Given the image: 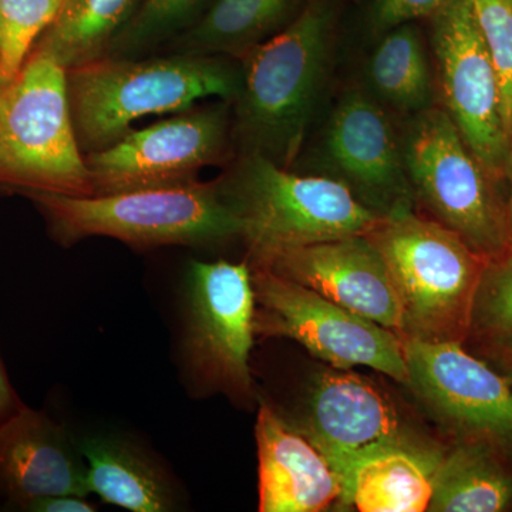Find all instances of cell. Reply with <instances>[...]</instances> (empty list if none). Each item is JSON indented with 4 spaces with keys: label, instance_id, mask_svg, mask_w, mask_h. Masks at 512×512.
Returning a JSON list of instances; mask_svg holds the SVG:
<instances>
[{
    "label": "cell",
    "instance_id": "obj_33",
    "mask_svg": "<svg viewBox=\"0 0 512 512\" xmlns=\"http://www.w3.org/2000/svg\"><path fill=\"white\" fill-rule=\"evenodd\" d=\"M510 3H511V5H512V0H510Z\"/></svg>",
    "mask_w": 512,
    "mask_h": 512
},
{
    "label": "cell",
    "instance_id": "obj_7",
    "mask_svg": "<svg viewBox=\"0 0 512 512\" xmlns=\"http://www.w3.org/2000/svg\"><path fill=\"white\" fill-rule=\"evenodd\" d=\"M0 190L93 195L74 130L67 70L36 50L12 80L0 84Z\"/></svg>",
    "mask_w": 512,
    "mask_h": 512
},
{
    "label": "cell",
    "instance_id": "obj_11",
    "mask_svg": "<svg viewBox=\"0 0 512 512\" xmlns=\"http://www.w3.org/2000/svg\"><path fill=\"white\" fill-rule=\"evenodd\" d=\"M296 161L345 185L380 218L416 210L399 130L365 87L355 84L339 94L308 156Z\"/></svg>",
    "mask_w": 512,
    "mask_h": 512
},
{
    "label": "cell",
    "instance_id": "obj_8",
    "mask_svg": "<svg viewBox=\"0 0 512 512\" xmlns=\"http://www.w3.org/2000/svg\"><path fill=\"white\" fill-rule=\"evenodd\" d=\"M183 365L195 392L254 400V286L248 261L191 262L185 279Z\"/></svg>",
    "mask_w": 512,
    "mask_h": 512
},
{
    "label": "cell",
    "instance_id": "obj_32",
    "mask_svg": "<svg viewBox=\"0 0 512 512\" xmlns=\"http://www.w3.org/2000/svg\"><path fill=\"white\" fill-rule=\"evenodd\" d=\"M505 181H507L508 215H510L511 244H512V137L507 164H505Z\"/></svg>",
    "mask_w": 512,
    "mask_h": 512
},
{
    "label": "cell",
    "instance_id": "obj_23",
    "mask_svg": "<svg viewBox=\"0 0 512 512\" xmlns=\"http://www.w3.org/2000/svg\"><path fill=\"white\" fill-rule=\"evenodd\" d=\"M141 0H63L33 50L66 70L106 57L111 42Z\"/></svg>",
    "mask_w": 512,
    "mask_h": 512
},
{
    "label": "cell",
    "instance_id": "obj_2",
    "mask_svg": "<svg viewBox=\"0 0 512 512\" xmlns=\"http://www.w3.org/2000/svg\"><path fill=\"white\" fill-rule=\"evenodd\" d=\"M241 64L224 56L101 57L67 70L77 141L84 156L104 150L151 114L191 109L217 97L232 104L241 87Z\"/></svg>",
    "mask_w": 512,
    "mask_h": 512
},
{
    "label": "cell",
    "instance_id": "obj_14",
    "mask_svg": "<svg viewBox=\"0 0 512 512\" xmlns=\"http://www.w3.org/2000/svg\"><path fill=\"white\" fill-rule=\"evenodd\" d=\"M430 20L443 109L485 170L504 183L510 151L500 84L468 0H451Z\"/></svg>",
    "mask_w": 512,
    "mask_h": 512
},
{
    "label": "cell",
    "instance_id": "obj_9",
    "mask_svg": "<svg viewBox=\"0 0 512 512\" xmlns=\"http://www.w3.org/2000/svg\"><path fill=\"white\" fill-rule=\"evenodd\" d=\"M289 423L328 460L343 491L353 470L383 451H410L440 460L447 450L410 426L382 386L352 369L328 366L315 373L301 420Z\"/></svg>",
    "mask_w": 512,
    "mask_h": 512
},
{
    "label": "cell",
    "instance_id": "obj_1",
    "mask_svg": "<svg viewBox=\"0 0 512 512\" xmlns=\"http://www.w3.org/2000/svg\"><path fill=\"white\" fill-rule=\"evenodd\" d=\"M336 40V0H308L285 29L239 60L231 124L239 154L293 167L328 90Z\"/></svg>",
    "mask_w": 512,
    "mask_h": 512
},
{
    "label": "cell",
    "instance_id": "obj_3",
    "mask_svg": "<svg viewBox=\"0 0 512 512\" xmlns=\"http://www.w3.org/2000/svg\"><path fill=\"white\" fill-rule=\"evenodd\" d=\"M218 184L237 215L251 266L289 249L366 235L382 220L338 181L296 173L259 154H239Z\"/></svg>",
    "mask_w": 512,
    "mask_h": 512
},
{
    "label": "cell",
    "instance_id": "obj_5",
    "mask_svg": "<svg viewBox=\"0 0 512 512\" xmlns=\"http://www.w3.org/2000/svg\"><path fill=\"white\" fill-rule=\"evenodd\" d=\"M62 245L110 237L136 248L214 245L239 238V221L218 180L109 195L26 191Z\"/></svg>",
    "mask_w": 512,
    "mask_h": 512
},
{
    "label": "cell",
    "instance_id": "obj_10",
    "mask_svg": "<svg viewBox=\"0 0 512 512\" xmlns=\"http://www.w3.org/2000/svg\"><path fill=\"white\" fill-rule=\"evenodd\" d=\"M251 271L255 336L292 339L328 366L370 367L407 383L403 339L397 333L268 269L251 266Z\"/></svg>",
    "mask_w": 512,
    "mask_h": 512
},
{
    "label": "cell",
    "instance_id": "obj_22",
    "mask_svg": "<svg viewBox=\"0 0 512 512\" xmlns=\"http://www.w3.org/2000/svg\"><path fill=\"white\" fill-rule=\"evenodd\" d=\"M440 460L403 450L369 457L353 470L340 507L360 512L427 511L433 495L431 478Z\"/></svg>",
    "mask_w": 512,
    "mask_h": 512
},
{
    "label": "cell",
    "instance_id": "obj_26",
    "mask_svg": "<svg viewBox=\"0 0 512 512\" xmlns=\"http://www.w3.org/2000/svg\"><path fill=\"white\" fill-rule=\"evenodd\" d=\"M63 0H0V84L22 69Z\"/></svg>",
    "mask_w": 512,
    "mask_h": 512
},
{
    "label": "cell",
    "instance_id": "obj_17",
    "mask_svg": "<svg viewBox=\"0 0 512 512\" xmlns=\"http://www.w3.org/2000/svg\"><path fill=\"white\" fill-rule=\"evenodd\" d=\"M259 511L320 512L342 503L343 485L311 441L259 400Z\"/></svg>",
    "mask_w": 512,
    "mask_h": 512
},
{
    "label": "cell",
    "instance_id": "obj_27",
    "mask_svg": "<svg viewBox=\"0 0 512 512\" xmlns=\"http://www.w3.org/2000/svg\"><path fill=\"white\" fill-rule=\"evenodd\" d=\"M500 84L505 128L512 137V5L510 0H468Z\"/></svg>",
    "mask_w": 512,
    "mask_h": 512
},
{
    "label": "cell",
    "instance_id": "obj_30",
    "mask_svg": "<svg viewBox=\"0 0 512 512\" xmlns=\"http://www.w3.org/2000/svg\"><path fill=\"white\" fill-rule=\"evenodd\" d=\"M25 406L26 404L22 402L19 394L13 389L6 367L3 365L2 356H0V424L15 416Z\"/></svg>",
    "mask_w": 512,
    "mask_h": 512
},
{
    "label": "cell",
    "instance_id": "obj_29",
    "mask_svg": "<svg viewBox=\"0 0 512 512\" xmlns=\"http://www.w3.org/2000/svg\"><path fill=\"white\" fill-rule=\"evenodd\" d=\"M28 512H92L96 511L93 504L84 500L83 495L64 494L39 498L26 505Z\"/></svg>",
    "mask_w": 512,
    "mask_h": 512
},
{
    "label": "cell",
    "instance_id": "obj_20",
    "mask_svg": "<svg viewBox=\"0 0 512 512\" xmlns=\"http://www.w3.org/2000/svg\"><path fill=\"white\" fill-rule=\"evenodd\" d=\"M308 0H214L184 35L174 53L224 56L241 60L256 46L285 29Z\"/></svg>",
    "mask_w": 512,
    "mask_h": 512
},
{
    "label": "cell",
    "instance_id": "obj_28",
    "mask_svg": "<svg viewBox=\"0 0 512 512\" xmlns=\"http://www.w3.org/2000/svg\"><path fill=\"white\" fill-rule=\"evenodd\" d=\"M450 2L451 0H370L367 26L373 35L379 36L404 23L431 19Z\"/></svg>",
    "mask_w": 512,
    "mask_h": 512
},
{
    "label": "cell",
    "instance_id": "obj_4",
    "mask_svg": "<svg viewBox=\"0 0 512 512\" xmlns=\"http://www.w3.org/2000/svg\"><path fill=\"white\" fill-rule=\"evenodd\" d=\"M382 256L402 313V339L466 343L488 259L416 210L367 232Z\"/></svg>",
    "mask_w": 512,
    "mask_h": 512
},
{
    "label": "cell",
    "instance_id": "obj_16",
    "mask_svg": "<svg viewBox=\"0 0 512 512\" xmlns=\"http://www.w3.org/2000/svg\"><path fill=\"white\" fill-rule=\"evenodd\" d=\"M90 494L77 441L46 413L25 406L0 424V507L23 511L52 495Z\"/></svg>",
    "mask_w": 512,
    "mask_h": 512
},
{
    "label": "cell",
    "instance_id": "obj_25",
    "mask_svg": "<svg viewBox=\"0 0 512 512\" xmlns=\"http://www.w3.org/2000/svg\"><path fill=\"white\" fill-rule=\"evenodd\" d=\"M468 339L480 343L487 355L512 348V248L485 266Z\"/></svg>",
    "mask_w": 512,
    "mask_h": 512
},
{
    "label": "cell",
    "instance_id": "obj_12",
    "mask_svg": "<svg viewBox=\"0 0 512 512\" xmlns=\"http://www.w3.org/2000/svg\"><path fill=\"white\" fill-rule=\"evenodd\" d=\"M406 386L454 441L483 444L512 461V384L464 343L403 340Z\"/></svg>",
    "mask_w": 512,
    "mask_h": 512
},
{
    "label": "cell",
    "instance_id": "obj_24",
    "mask_svg": "<svg viewBox=\"0 0 512 512\" xmlns=\"http://www.w3.org/2000/svg\"><path fill=\"white\" fill-rule=\"evenodd\" d=\"M214 0H141L109 47L110 57H141L177 39L202 18Z\"/></svg>",
    "mask_w": 512,
    "mask_h": 512
},
{
    "label": "cell",
    "instance_id": "obj_21",
    "mask_svg": "<svg viewBox=\"0 0 512 512\" xmlns=\"http://www.w3.org/2000/svg\"><path fill=\"white\" fill-rule=\"evenodd\" d=\"M434 512H501L512 508V461L493 448L454 441L433 471Z\"/></svg>",
    "mask_w": 512,
    "mask_h": 512
},
{
    "label": "cell",
    "instance_id": "obj_19",
    "mask_svg": "<svg viewBox=\"0 0 512 512\" xmlns=\"http://www.w3.org/2000/svg\"><path fill=\"white\" fill-rule=\"evenodd\" d=\"M376 37L365 67L366 92L402 120L436 106L439 92L417 23H404Z\"/></svg>",
    "mask_w": 512,
    "mask_h": 512
},
{
    "label": "cell",
    "instance_id": "obj_13",
    "mask_svg": "<svg viewBox=\"0 0 512 512\" xmlns=\"http://www.w3.org/2000/svg\"><path fill=\"white\" fill-rule=\"evenodd\" d=\"M231 106L221 101L181 111L173 119L131 130L110 147L86 154L93 195L197 183L202 168L217 164L227 151Z\"/></svg>",
    "mask_w": 512,
    "mask_h": 512
},
{
    "label": "cell",
    "instance_id": "obj_6",
    "mask_svg": "<svg viewBox=\"0 0 512 512\" xmlns=\"http://www.w3.org/2000/svg\"><path fill=\"white\" fill-rule=\"evenodd\" d=\"M402 121L400 143L416 207L488 261L510 251L503 183L474 156L447 111L436 104Z\"/></svg>",
    "mask_w": 512,
    "mask_h": 512
},
{
    "label": "cell",
    "instance_id": "obj_31",
    "mask_svg": "<svg viewBox=\"0 0 512 512\" xmlns=\"http://www.w3.org/2000/svg\"><path fill=\"white\" fill-rule=\"evenodd\" d=\"M488 357L497 363L498 372L507 377L508 382L512 384V348L488 353Z\"/></svg>",
    "mask_w": 512,
    "mask_h": 512
},
{
    "label": "cell",
    "instance_id": "obj_15",
    "mask_svg": "<svg viewBox=\"0 0 512 512\" xmlns=\"http://www.w3.org/2000/svg\"><path fill=\"white\" fill-rule=\"evenodd\" d=\"M256 268L298 282L402 338L399 299L382 256L366 235L289 249Z\"/></svg>",
    "mask_w": 512,
    "mask_h": 512
},
{
    "label": "cell",
    "instance_id": "obj_18",
    "mask_svg": "<svg viewBox=\"0 0 512 512\" xmlns=\"http://www.w3.org/2000/svg\"><path fill=\"white\" fill-rule=\"evenodd\" d=\"M90 494L134 512H167L178 505L177 485L167 470L133 441L113 436L77 440Z\"/></svg>",
    "mask_w": 512,
    "mask_h": 512
}]
</instances>
